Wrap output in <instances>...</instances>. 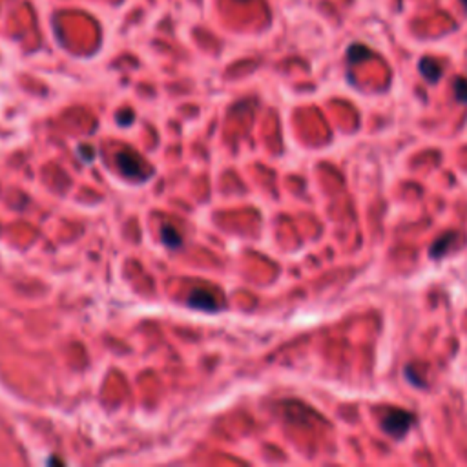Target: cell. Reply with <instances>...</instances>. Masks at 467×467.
Listing matches in <instances>:
<instances>
[{
  "label": "cell",
  "instance_id": "cell-5",
  "mask_svg": "<svg viewBox=\"0 0 467 467\" xmlns=\"http://www.w3.org/2000/svg\"><path fill=\"white\" fill-rule=\"evenodd\" d=\"M418 70H420L422 77H424L427 82H431V84L438 82L440 77H442V66L431 57L420 59V62H418Z\"/></svg>",
  "mask_w": 467,
  "mask_h": 467
},
{
  "label": "cell",
  "instance_id": "cell-2",
  "mask_svg": "<svg viewBox=\"0 0 467 467\" xmlns=\"http://www.w3.org/2000/svg\"><path fill=\"white\" fill-rule=\"evenodd\" d=\"M117 165H119V168H121V172H123L126 177H135V179H139V177H144V174H147L141 159H139V157H137L135 154L130 150L119 151Z\"/></svg>",
  "mask_w": 467,
  "mask_h": 467
},
{
  "label": "cell",
  "instance_id": "cell-1",
  "mask_svg": "<svg viewBox=\"0 0 467 467\" xmlns=\"http://www.w3.org/2000/svg\"><path fill=\"white\" fill-rule=\"evenodd\" d=\"M416 418L413 413H407L403 409H392L387 410L380 420V427L385 434H389L391 438L401 440L406 438V434L409 433L410 427L415 425Z\"/></svg>",
  "mask_w": 467,
  "mask_h": 467
},
{
  "label": "cell",
  "instance_id": "cell-9",
  "mask_svg": "<svg viewBox=\"0 0 467 467\" xmlns=\"http://www.w3.org/2000/svg\"><path fill=\"white\" fill-rule=\"evenodd\" d=\"M462 2H464V6H466V10H467V0H462Z\"/></svg>",
  "mask_w": 467,
  "mask_h": 467
},
{
  "label": "cell",
  "instance_id": "cell-8",
  "mask_svg": "<svg viewBox=\"0 0 467 467\" xmlns=\"http://www.w3.org/2000/svg\"><path fill=\"white\" fill-rule=\"evenodd\" d=\"M454 99L458 103H467V80L462 77L454 80Z\"/></svg>",
  "mask_w": 467,
  "mask_h": 467
},
{
  "label": "cell",
  "instance_id": "cell-6",
  "mask_svg": "<svg viewBox=\"0 0 467 467\" xmlns=\"http://www.w3.org/2000/svg\"><path fill=\"white\" fill-rule=\"evenodd\" d=\"M347 57H349V62H353V64H358V62H362L367 57H371V50L362 46V44H353V46L349 47V52H347Z\"/></svg>",
  "mask_w": 467,
  "mask_h": 467
},
{
  "label": "cell",
  "instance_id": "cell-3",
  "mask_svg": "<svg viewBox=\"0 0 467 467\" xmlns=\"http://www.w3.org/2000/svg\"><path fill=\"white\" fill-rule=\"evenodd\" d=\"M188 305L199 309V311H217V307H219L216 296L212 292H208V290H203V288H198V290L190 294Z\"/></svg>",
  "mask_w": 467,
  "mask_h": 467
},
{
  "label": "cell",
  "instance_id": "cell-4",
  "mask_svg": "<svg viewBox=\"0 0 467 467\" xmlns=\"http://www.w3.org/2000/svg\"><path fill=\"white\" fill-rule=\"evenodd\" d=\"M454 239H457V232H447L444 236H440L429 249L431 260H442V258L453 249Z\"/></svg>",
  "mask_w": 467,
  "mask_h": 467
},
{
  "label": "cell",
  "instance_id": "cell-7",
  "mask_svg": "<svg viewBox=\"0 0 467 467\" xmlns=\"http://www.w3.org/2000/svg\"><path fill=\"white\" fill-rule=\"evenodd\" d=\"M161 237H163V241H165V245H168L170 249H175V246L181 245L179 232L175 230L172 225H166V227H163V230H161Z\"/></svg>",
  "mask_w": 467,
  "mask_h": 467
}]
</instances>
